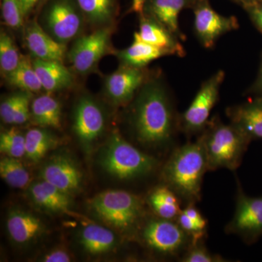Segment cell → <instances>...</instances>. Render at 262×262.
I'll list each match as a JSON object with an SVG mask.
<instances>
[{
  "label": "cell",
  "instance_id": "obj_26",
  "mask_svg": "<svg viewBox=\"0 0 262 262\" xmlns=\"http://www.w3.org/2000/svg\"><path fill=\"white\" fill-rule=\"evenodd\" d=\"M196 203H189L182 209L176 222L191 238L192 242L203 241L206 237L208 221L195 206Z\"/></svg>",
  "mask_w": 262,
  "mask_h": 262
},
{
  "label": "cell",
  "instance_id": "obj_30",
  "mask_svg": "<svg viewBox=\"0 0 262 262\" xmlns=\"http://www.w3.org/2000/svg\"><path fill=\"white\" fill-rule=\"evenodd\" d=\"M76 3L84 16L95 24L108 23L116 10L115 0H76Z\"/></svg>",
  "mask_w": 262,
  "mask_h": 262
},
{
  "label": "cell",
  "instance_id": "obj_2",
  "mask_svg": "<svg viewBox=\"0 0 262 262\" xmlns=\"http://www.w3.org/2000/svg\"><path fill=\"white\" fill-rule=\"evenodd\" d=\"M208 170L201 136L177 148L163 170L165 184L187 203L201 200L203 177Z\"/></svg>",
  "mask_w": 262,
  "mask_h": 262
},
{
  "label": "cell",
  "instance_id": "obj_9",
  "mask_svg": "<svg viewBox=\"0 0 262 262\" xmlns=\"http://www.w3.org/2000/svg\"><path fill=\"white\" fill-rule=\"evenodd\" d=\"M111 32L103 28L79 38L69 53L71 63L77 73H89L108 51Z\"/></svg>",
  "mask_w": 262,
  "mask_h": 262
},
{
  "label": "cell",
  "instance_id": "obj_25",
  "mask_svg": "<svg viewBox=\"0 0 262 262\" xmlns=\"http://www.w3.org/2000/svg\"><path fill=\"white\" fill-rule=\"evenodd\" d=\"M147 201L155 214L165 220L176 221L182 211L179 196L166 184L155 187Z\"/></svg>",
  "mask_w": 262,
  "mask_h": 262
},
{
  "label": "cell",
  "instance_id": "obj_8",
  "mask_svg": "<svg viewBox=\"0 0 262 262\" xmlns=\"http://www.w3.org/2000/svg\"><path fill=\"white\" fill-rule=\"evenodd\" d=\"M235 210L232 220L225 227L226 233L239 236L245 242H254L262 235V196H248L238 179Z\"/></svg>",
  "mask_w": 262,
  "mask_h": 262
},
{
  "label": "cell",
  "instance_id": "obj_36",
  "mask_svg": "<svg viewBox=\"0 0 262 262\" xmlns=\"http://www.w3.org/2000/svg\"><path fill=\"white\" fill-rule=\"evenodd\" d=\"M45 262H70L72 261L70 253L63 249H54L45 255L42 258Z\"/></svg>",
  "mask_w": 262,
  "mask_h": 262
},
{
  "label": "cell",
  "instance_id": "obj_29",
  "mask_svg": "<svg viewBox=\"0 0 262 262\" xmlns=\"http://www.w3.org/2000/svg\"><path fill=\"white\" fill-rule=\"evenodd\" d=\"M0 176L8 185L24 189L30 185V175L19 158L5 156L0 160Z\"/></svg>",
  "mask_w": 262,
  "mask_h": 262
},
{
  "label": "cell",
  "instance_id": "obj_38",
  "mask_svg": "<svg viewBox=\"0 0 262 262\" xmlns=\"http://www.w3.org/2000/svg\"><path fill=\"white\" fill-rule=\"evenodd\" d=\"M251 18H252L255 24L262 31V7L261 8H254L251 11Z\"/></svg>",
  "mask_w": 262,
  "mask_h": 262
},
{
  "label": "cell",
  "instance_id": "obj_3",
  "mask_svg": "<svg viewBox=\"0 0 262 262\" xmlns=\"http://www.w3.org/2000/svg\"><path fill=\"white\" fill-rule=\"evenodd\" d=\"M208 171L237 170L251 140L233 124L212 119L201 134Z\"/></svg>",
  "mask_w": 262,
  "mask_h": 262
},
{
  "label": "cell",
  "instance_id": "obj_23",
  "mask_svg": "<svg viewBox=\"0 0 262 262\" xmlns=\"http://www.w3.org/2000/svg\"><path fill=\"white\" fill-rule=\"evenodd\" d=\"M168 55H171V53L144 42L135 34L134 42L130 47L117 53V56L124 65L136 68H143L150 62Z\"/></svg>",
  "mask_w": 262,
  "mask_h": 262
},
{
  "label": "cell",
  "instance_id": "obj_17",
  "mask_svg": "<svg viewBox=\"0 0 262 262\" xmlns=\"http://www.w3.org/2000/svg\"><path fill=\"white\" fill-rule=\"evenodd\" d=\"M25 42L31 54L42 61H63L66 47L50 37L37 22H32L26 30Z\"/></svg>",
  "mask_w": 262,
  "mask_h": 262
},
{
  "label": "cell",
  "instance_id": "obj_24",
  "mask_svg": "<svg viewBox=\"0 0 262 262\" xmlns=\"http://www.w3.org/2000/svg\"><path fill=\"white\" fill-rule=\"evenodd\" d=\"M31 115L39 126L61 128V104L50 95H42L33 101L31 105Z\"/></svg>",
  "mask_w": 262,
  "mask_h": 262
},
{
  "label": "cell",
  "instance_id": "obj_34",
  "mask_svg": "<svg viewBox=\"0 0 262 262\" xmlns=\"http://www.w3.org/2000/svg\"><path fill=\"white\" fill-rule=\"evenodd\" d=\"M31 100L30 92L16 93L5 98L0 105V116L3 121L12 125L13 117L26 101Z\"/></svg>",
  "mask_w": 262,
  "mask_h": 262
},
{
  "label": "cell",
  "instance_id": "obj_21",
  "mask_svg": "<svg viewBox=\"0 0 262 262\" xmlns=\"http://www.w3.org/2000/svg\"><path fill=\"white\" fill-rule=\"evenodd\" d=\"M80 244L90 254L100 255L110 252L116 248L117 239L110 229L90 224L81 230Z\"/></svg>",
  "mask_w": 262,
  "mask_h": 262
},
{
  "label": "cell",
  "instance_id": "obj_14",
  "mask_svg": "<svg viewBox=\"0 0 262 262\" xmlns=\"http://www.w3.org/2000/svg\"><path fill=\"white\" fill-rule=\"evenodd\" d=\"M143 68L124 65L105 81V91L108 97L117 104L129 102L145 80Z\"/></svg>",
  "mask_w": 262,
  "mask_h": 262
},
{
  "label": "cell",
  "instance_id": "obj_13",
  "mask_svg": "<svg viewBox=\"0 0 262 262\" xmlns=\"http://www.w3.org/2000/svg\"><path fill=\"white\" fill-rule=\"evenodd\" d=\"M46 23L53 38L65 43L80 32L82 19L69 0H56L46 13Z\"/></svg>",
  "mask_w": 262,
  "mask_h": 262
},
{
  "label": "cell",
  "instance_id": "obj_15",
  "mask_svg": "<svg viewBox=\"0 0 262 262\" xmlns=\"http://www.w3.org/2000/svg\"><path fill=\"white\" fill-rule=\"evenodd\" d=\"M6 227L10 239L19 245L32 242L46 230V226L39 217L18 208H14L8 213Z\"/></svg>",
  "mask_w": 262,
  "mask_h": 262
},
{
  "label": "cell",
  "instance_id": "obj_1",
  "mask_svg": "<svg viewBox=\"0 0 262 262\" xmlns=\"http://www.w3.org/2000/svg\"><path fill=\"white\" fill-rule=\"evenodd\" d=\"M133 125L141 144L150 147L168 145L179 120H176L166 90L158 82L144 84L133 108Z\"/></svg>",
  "mask_w": 262,
  "mask_h": 262
},
{
  "label": "cell",
  "instance_id": "obj_4",
  "mask_svg": "<svg viewBox=\"0 0 262 262\" xmlns=\"http://www.w3.org/2000/svg\"><path fill=\"white\" fill-rule=\"evenodd\" d=\"M90 208L101 222L123 233H134L144 215L142 200L123 190L99 193L90 202Z\"/></svg>",
  "mask_w": 262,
  "mask_h": 262
},
{
  "label": "cell",
  "instance_id": "obj_16",
  "mask_svg": "<svg viewBox=\"0 0 262 262\" xmlns=\"http://www.w3.org/2000/svg\"><path fill=\"white\" fill-rule=\"evenodd\" d=\"M227 115L250 140L262 139V97L227 108Z\"/></svg>",
  "mask_w": 262,
  "mask_h": 262
},
{
  "label": "cell",
  "instance_id": "obj_22",
  "mask_svg": "<svg viewBox=\"0 0 262 262\" xmlns=\"http://www.w3.org/2000/svg\"><path fill=\"white\" fill-rule=\"evenodd\" d=\"M186 4L187 0H150L149 15L179 39H184L179 28V17Z\"/></svg>",
  "mask_w": 262,
  "mask_h": 262
},
{
  "label": "cell",
  "instance_id": "obj_42",
  "mask_svg": "<svg viewBox=\"0 0 262 262\" xmlns=\"http://www.w3.org/2000/svg\"><path fill=\"white\" fill-rule=\"evenodd\" d=\"M242 1H248V0H242Z\"/></svg>",
  "mask_w": 262,
  "mask_h": 262
},
{
  "label": "cell",
  "instance_id": "obj_18",
  "mask_svg": "<svg viewBox=\"0 0 262 262\" xmlns=\"http://www.w3.org/2000/svg\"><path fill=\"white\" fill-rule=\"evenodd\" d=\"M28 194L33 203L44 211L53 213H70L72 207L70 194L41 179L31 184Z\"/></svg>",
  "mask_w": 262,
  "mask_h": 262
},
{
  "label": "cell",
  "instance_id": "obj_5",
  "mask_svg": "<svg viewBox=\"0 0 262 262\" xmlns=\"http://www.w3.org/2000/svg\"><path fill=\"white\" fill-rule=\"evenodd\" d=\"M103 170L120 180L144 177L158 166V160L143 152L117 133L112 134L99 155Z\"/></svg>",
  "mask_w": 262,
  "mask_h": 262
},
{
  "label": "cell",
  "instance_id": "obj_41",
  "mask_svg": "<svg viewBox=\"0 0 262 262\" xmlns=\"http://www.w3.org/2000/svg\"><path fill=\"white\" fill-rule=\"evenodd\" d=\"M254 89L255 91L262 93V69L260 70L259 75H258L257 82H256Z\"/></svg>",
  "mask_w": 262,
  "mask_h": 262
},
{
  "label": "cell",
  "instance_id": "obj_7",
  "mask_svg": "<svg viewBox=\"0 0 262 262\" xmlns=\"http://www.w3.org/2000/svg\"><path fill=\"white\" fill-rule=\"evenodd\" d=\"M141 236L148 248L165 256L183 254L192 242L175 220L158 216L144 224Z\"/></svg>",
  "mask_w": 262,
  "mask_h": 262
},
{
  "label": "cell",
  "instance_id": "obj_32",
  "mask_svg": "<svg viewBox=\"0 0 262 262\" xmlns=\"http://www.w3.org/2000/svg\"><path fill=\"white\" fill-rule=\"evenodd\" d=\"M25 136L15 127L2 132L0 136V151L7 156L20 158L26 154Z\"/></svg>",
  "mask_w": 262,
  "mask_h": 262
},
{
  "label": "cell",
  "instance_id": "obj_31",
  "mask_svg": "<svg viewBox=\"0 0 262 262\" xmlns=\"http://www.w3.org/2000/svg\"><path fill=\"white\" fill-rule=\"evenodd\" d=\"M21 57L9 34L1 32L0 34V68L5 77L18 67Z\"/></svg>",
  "mask_w": 262,
  "mask_h": 262
},
{
  "label": "cell",
  "instance_id": "obj_20",
  "mask_svg": "<svg viewBox=\"0 0 262 262\" xmlns=\"http://www.w3.org/2000/svg\"><path fill=\"white\" fill-rule=\"evenodd\" d=\"M32 63L42 89L48 92L61 91L73 83V76L61 61L36 59Z\"/></svg>",
  "mask_w": 262,
  "mask_h": 262
},
{
  "label": "cell",
  "instance_id": "obj_19",
  "mask_svg": "<svg viewBox=\"0 0 262 262\" xmlns=\"http://www.w3.org/2000/svg\"><path fill=\"white\" fill-rule=\"evenodd\" d=\"M135 34L144 42L168 51L171 55L178 56L185 55L179 38L150 15L141 18L139 32Z\"/></svg>",
  "mask_w": 262,
  "mask_h": 262
},
{
  "label": "cell",
  "instance_id": "obj_10",
  "mask_svg": "<svg viewBox=\"0 0 262 262\" xmlns=\"http://www.w3.org/2000/svg\"><path fill=\"white\" fill-rule=\"evenodd\" d=\"M73 127L84 149L91 151L105 127L102 110L92 98L82 97L79 100L75 110Z\"/></svg>",
  "mask_w": 262,
  "mask_h": 262
},
{
  "label": "cell",
  "instance_id": "obj_35",
  "mask_svg": "<svg viewBox=\"0 0 262 262\" xmlns=\"http://www.w3.org/2000/svg\"><path fill=\"white\" fill-rule=\"evenodd\" d=\"M2 13L8 27L18 29L23 25L24 15L19 0H2Z\"/></svg>",
  "mask_w": 262,
  "mask_h": 262
},
{
  "label": "cell",
  "instance_id": "obj_6",
  "mask_svg": "<svg viewBox=\"0 0 262 262\" xmlns=\"http://www.w3.org/2000/svg\"><path fill=\"white\" fill-rule=\"evenodd\" d=\"M225 78V72L220 70L202 84L189 107L179 118V129L186 135L202 134L206 129Z\"/></svg>",
  "mask_w": 262,
  "mask_h": 262
},
{
  "label": "cell",
  "instance_id": "obj_40",
  "mask_svg": "<svg viewBox=\"0 0 262 262\" xmlns=\"http://www.w3.org/2000/svg\"><path fill=\"white\" fill-rule=\"evenodd\" d=\"M145 3L146 0H133L131 10L136 13H142Z\"/></svg>",
  "mask_w": 262,
  "mask_h": 262
},
{
  "label": "cell",
  "instance_id": "obj_37",
  "mask_svg": "<svg viewBox=\"0 0 262 262\" xmlns=\"http://www.w3.org/2000/svg\"><path fill=\"white\" fill-rule=\"evenodd\" d=\"M29 102L30 100H28L22 104L13 117L12 125H21L28 121L31 116V107L29 106Z\"/></svg>",
  "mask_w": 262,
  "mask_h": 262
},
{
  "label": "cell",
  "instance_id": "obj_39",
  "mask_svg": "<svg viewBox=\"0 0 262 262\" xmlns=\"http://www.w3.org/2000/svg\"><path fill=\"white\" fill-rule=\"evenodd\" d=\"M19 1H20L22 11H23L24 16H25V15L28 14L29 11L35 5L38 0H19Z\"/></svg>",
  "mask_w": 262,
  "mask_h": 262
},
{
  "label": "cell",
  "instance_id": "obj_28",
  "mask_svg": "<svg viewBox=\"0 0 262 262\" xmlns=\"http://www.w3.org/2000/svg\"><path fill=\"white\" fill-rule=\"evenodd\" d=\"M26 154L31 161H39L48 151L57 144L56 139L51 133L40 128H32L27 133Z\"/></svg>",
  "mask_w": 262,
  "mask_h": 262
},
{
  "label": "cell",
  "instance_id": "obj_11",
  "mask_svg": "<svg viewBox=\"0 0 262 262\" xmlns=\"http://www.w3.org/2000/svg\"><path fill=\"white\" fill-rule=\"evenodd\" d=\"M194 28L198 40L207 49L215 46L219 38L239 27L237 19L219 14L208 4L200 5L194 12Z\"/></svg>",
  "mask_w": 262,
  "mask_h": 262
},
{
  "label": "cell",
  "instance_id": "obj_12",
  "mask_svg": "<svg viewBox=\"0 0 262 262\" xmlns=\"http://www.w3.org/2000/svg\"><path fill=\"white\" fill-rule=\"evenodd\" d=\"M40 177L70 195L82 187V172L75 160L66 154L53 155L48 160L41 168Z\"/></svg>",
  "mask_w": 262,
  "mask_h": 262
},
{
  "label": "cell",
  "instance_id": "obj_43",
  "mask_svg": "<svg viewBox=\"0 0 262 262\" xmlns=\"http://www.w3.org/2000/svg\"><path fill=\"white\" fill-rule=\"evenodd\" d=\"M261 69H262V64H261Z\"/></svg>",
  "mask_w": 262,
  "mask_h": 262
},
{
  "label": "cell",
  "instance_id": "obj_33",
  "mask_svg": "<svg viewBox=\"0 0 262 262\" xmlns=\"http://www.w3.org/2000/svg\"><path fill=\"white\" fill-rule=\"evenodd\" d=\"M203 241L191 243L180 258L183 262H225L220 255L211 253L203 244Z\"/></svg>",
  "mask_w": 262,
  "mask_h": 262
},
{
  "label": "cell",
  "instance_id": "obj_27",
  "mask_svg": "<svg viewBox=\"0 0 262 262\" xmlns=\"http://www.w3.org/2000/svg\"><path fill=\"white\" fill-rule=\"evenodd\" d=\"M6 79L11 85L27 92H39L43 89L34 66L27 57H21L18 67L7 75Z\"/></svg>",
  "mask_w": 262,
  "mask_h": 262
}]
</instances>
